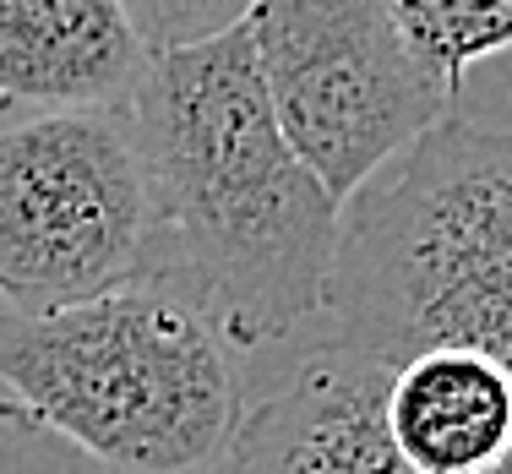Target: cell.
<instances>
[{"label":"cell","mask_w":512,"mask_h":474,"mask_svg":"<svg viewBox=\"0 0 512 474\" xmlns=\"http://www.w3.org/2000/svg\"><path fill=\"white\" fill-rule=\"evenodd\" d=\"M382 415L414 474H496L512 464V371L474 349L398 360Z\"/></svg>","instance_id":"8"},{"label":"cell","mask_w":512,"mask_h":474,"mask_svg":"<svg viewBox=\"0 0 512 474\" xmlns=\"http://www.w3.org/2000/svg\"><path fill=\"white\" fill-rule=\"evenodd\" d=\"M333 344L398 366L474 349L512 371V131L458 109L338 208Z\"/></svg>","instance_id":"2"},{"label":"cell","mask_w":512,"mask_h":474,"mask_svg":"<svg viewBox=\"0 0 512 474\" xmlns=\"http://www.w3.org/2000/svg\"><path fill=\"white\" fill-rule=\"evenodd\" d=\"M120 6H126L131 28L142 33L148 55H164L240 28L256 0H120Z\"/></svg>","instance_id":"10"},{"label":"cell","mask_w":512,"mask_h":474,"mask_svg":"<svg viewBox=\"0 0 512 474\" xmlns=\"http://www.w3.org/2000/svg\"><path fill=\"white\" fill-rule=\"evenodd\" d=\"M0 474H109L82 447L39 425L22 404H0Z\"/></svg>","instance_id":"11"},{"label":"cell","mask_w":512,"mask_h":474,"mask_svg":"<svg viewBox=\"0 0 512 474\" xmlns=\"http://www.w3.org/2000/svg\"><path fill=\"white\" fill-rule=\"evenodd\" d=\"M148 66L120 0H0V104H131Z\"/></svg>","instance_id":"7"},{"label":"cell","mask_w":512,"mask_h":474,"mask_svg":"<svg viewBox=\"0 0 512 474\" xmlns=\"http://www.w3.org/2000/svg\"><path fill=\"white\" fill-rule=\"evenodd\" d=\"M387 11L447 93H458L485 55L512 50V0H387Z\"/></svg>","instance_id":"9"},{"label":"cell","mask_w":512,"mask_h":474,"mask_svg":"<svg viewBox=\"0 0 512 474\" xmlns=\"http://www.w3.org/2000/svg\"><path fill=\"white\" fill-rule=\"evenodd\" d=\"M387 371L344 344L311 349L278 393L246 409L224 474H414L387 436Z\"/></svg>","instance_id":"6"},{"label":"cell","mask_w":512,"mask_h":474,"mask_svg":"<svg viewBox=\"0 0 512 474\" xmlns=\"http://www.w3.org/2000/svg\"><path fill=\"white\" fill-rule=\"evenodd\" d=\"M246 33L278 131L338 208L458 104L387 0H256Z\"/></svg>","instance_id":"5"},{"label":"cell","mask_w":512,"mask_h":474,"mask_svg":"<svg viewBox=\"0 0 512 474\" xmlns=\"http://www.w3.org/2000/svg\"><path fill=\"white\" fill-rule=\"evenodd\" d=\"M131 120L148 169L153 262L235 349H262L327 311L338 202L278 131L246 22L153 55Z\"/></svg>","instance_id":"1"},{"label":"cell","mask_w":512,"mask_h":474,"mask_svg":"<svg viewBox=\"0 0 512 474\" xmlns=\"http://www.w3.org/2000/svg\"><path fill=\"white\" fill-rule=\"evenodd\" d=\"M153 202L131 104H0V300L60 311L142 278Z\"/></svg>","instance_id":"4"},{"label":"cell","mask_w":512,"mask_h":474,"mask_svg":"<svg viewBox=\"0 0 512 474\" xmlns=\"http://www.w3.org/2000/svg\"><path fill=\"white\" fill-rule=\"evenodd\" d=\"M0 382L109 474H224L246 420L235 344L158 273L44 316L0 300Z\"/></svg>","instance_id":"3"}]
</instances>
